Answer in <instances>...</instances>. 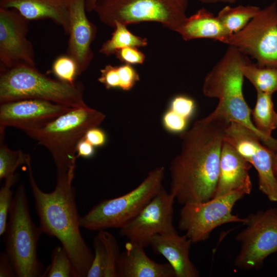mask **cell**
I'll list each match as a JSON object with an SVG mask.
<instances>
[{"label": "cell", "instance_id": "obj_1", "mask_svg": "<svg viewBox=\"0 0 277 277\" xmlns=\"http://www.w3.org/2000/svg\"><path fill=\"white\" fill-rule=\"evenodd\" d=\"M227 126L205 117L181 133V151L169 167V192L178 203L202 202L214 197Z\"/></svg>", "mask_w": 277, "mask_h": 277}, {"label": "cell", "instance_id": "obj_31", "mask_svg": "<svg viewBox=\"0 0 277 277\" xmlns=\"http://www.w3.org/2000/svg\"><path fill=\"white\" fill-rule=\"evenodd\" d=\"M94 256L87 277H104L106 256L103 243L97 234L93 240Z\"/></svg>", "mask_w": 277, "mask_h": 277}, {"label": "cell", "instance_id": "obj_26", "mask_svg": "<svg viewBox=\"0 0 277 277\" xmlns=\"http://www.w3.org/2000/svg\"><path fill=\"white\" fill-rule=\"evenodd\" d=\"M41 277H75L71 260L63 246H56L51 253V262Z\"/></svg>", "mask_w": 277, "mask_h": 277}, {"label": "cell", "instance_id": "obj_18", "mask_svg": "<svg viewBox=\"0 0 277 277\" xmlns=\"http://www.w3.org/2000/svg\"><path fill=\"white\" fill-rule=\"evenodd\" d=\"M145 247L129 241L120 253L116 265L117 277H175L168 263H159L148 257Z\"/></svg>", "mask_w": 277, "mask_h": 277}, {"label": "cell", "instance_id": "obj_15", "mask_svg": "<svg viewBox=\"0 0 277 277\" xmlns=\"http://www.w3.org/2000/svg\"><path fill=\"white\" fill-rule=\"evenodd\" d=\"M72 108L37 99L1 104L0 135H5V129L9 127L19 128L25 132L38 128Z\"/></svg>", "mask_w": 277, "mask_h": 277}, {"label": "cell", "instance_id": "obj_2", "mask_svg": "<svg viewBox=\"0 0 277 277\" xmlns=\"http://www.w3.org/2000/svg\"><path fill=\"white\" fill-rule=\"evenodd\" d=\"M26 164L29 184L43 233L57 239L72 263L75 277H87L94 253L80 231V219L75 201L73 178H56L51 192L42 191L37 185L28 154Z\"/></svg>", "mask_w": 277, "mask_h": 277}, {"label": "cell", "instance_id": "obj_42", "mask_svg": "<svg viewBox=\"0 0 277 277\" xmlns=\"http://www.w3.org/2000/svg\"><path fill=\"white\" fill-rule=\"evenodd\" d=\"M273 170L275 175H277V151L274 153L273 155Z\"/></svg>", "mask_w": 277, "mask_h": 277}, {"label": "cell", "instance_id": "obj_37", "mask_svg": "<svg viewBox=\"0 0 277 277\" xmlns=\"http://www.w3.org/2000/svg\"><path fill=\"white\" fill-rule=\"evenodd\" d=\"M84 138L95 147L103 146L106 143L107 136L105 131L98 127L89 129L86 133Z\"/></svg>", "mask_w": 277, "mask_h": 277}, {"label": "cell", "instance_id": "obj_28", "mask_svg": "<svg viewBox=\"0 0 277 277\" xmlns=\"http://www.w3.org/2000/svg\"><path fill=\"white\" fill-rule=\"evenodd\" d=\"M97 235L105 249L106 268L104 277H117L116 265L120 254L118 242L112 234L106 230L98 231Z\"/></svg>", "mask_w": 277, "mask_h": 277}, {"label": "cell", "instance_id": "obj_39", "mask_svg": "<svg viewBox=\"0 0 277 277\" xmlns=\"http://www.w3.org/2000/svg\"><path fill=\"white\" fill-rule=\"evenodd\" d=\"M91 144L83 138L78 143L76 148L77 157H82L84 158H90L93 156L95 149Z\"/></svg>", "mask_w": 277, "mask_h": 277}, {"label": "cell", "instance_id": "obj_9", "mask_svg": "<svg viewBox=\"0 0 277 277\" xmlns=\"http://www.w3.org/2000/svg\"><path fill=\"white\" fill-rule=\"evenodd\" d=\"M240 191L213 197L205 202L183 205L178 228L192 243L205 241L216 227L229 223H244L246 218L232 213L235 203L244 195Z\"/></svg>", "mask_w": 277, "mask_h": 277}, {"label": "cell", "instance_id": "obj_35", "mask_svg": "<svg viewBox=\"0 0 277 277\" xmlns=\"http://www.w3.org/2000/svg\"><path fill=\"white\" fill-rule=\"evenodd\" d=\"M115 54L121 62L131 65L143 64L146 60L145 54L136 47L124 48L117 51Z\"/></svg>", "mask_w": 277, "mask_h": 277}, {"label": "cell", "instance_id": "obj_17", "mask_svg": "<svg viewBox=\"0 0 277 277\" xmlns=\"http://www.w3.org/2000/svg\"><path fill=\"white\" fill-rule=\"evenodd\" d=\"M252 165L224 141L220 157L219 176L214 197L240 191L249 194L252 183L249 171Z\"/></svg>", "mask_w": 277, "mask_h": 277}, {"label": "cell", "instance_id": "obj_30", "mask_svg": "<svg viewBox=\"0 0 277 277\" xmlns=\"http://www.w3.org/2000/svg\"><path fill=\"white\" fill-rule=\"evenodd\" d=\"M52 71L58 80L74 84L76 77L79 75L75 61L68 55L57 57L53 63Z\"/></svg>", "mask_w": 277, "mask_h": 277}, {"label": "cell", "instance_id": "obj_34", "mask_svg": "<svg viewBox=\"0 0 277 277\" xmlns=\"http://www.w3.org/2000/svg\"><path fill=\"white\" fill-rule=\"evenodd\" d=\"M118 72L120 79V89L122 90H130L140 81L138 72L131 65L124 64L118 66Z\"/></svg>", "mask_w": 277, "mask_h": 277}, {"label": "cell", "instance_id": "obj_14", "mask_svg": "<svg viewBox=\"0 0 277 277\" xmlns=\"http://www.w3.org/2000/svg\"><path fill=\"white\" fill-rule=\"evenodd\" d=\"M28 21L14 9L0 7L1 70L36 67L33 46L27 38Z\"/></svg>", "mask_w": 277, "mask_h": 277}, {"label": "cell", "instance_id": "obj_36", "mask_svg": "<svg viewBox=\"0 0 277 277\" xmlns=\"http://www.w3.org/2000/svg\"><path fill=\"white\" fill-rule=\"evenodd\" d=\"M98 81L102 84L107 89H120V79L118 72V66L107 65L101 70V74Z\"/></svg>", "mask_w": 277, "mask_h": 277}, {"label": "cell", "instance_id": "obj_7", "mask_svg": "<svg viewBox=\"0 0 277 277\" xmlns=\"http://www.w3.org/2000/svg\"><path fill=\"white\" fill-rule=\"evenodd\" d=\"M188 0H98L94 11L104 24L156 22L177 33L187 16Z\"/></svg>", "mask_w": 277, "mask_h": 277}, {"label": "cell", "instance_id": "obj_22", "mask_svg": "<svg viewBox=\"0 0 277 277\" xmlns=\"http://www.w3.org/2000/svg\"><path fill=\"white\" fill-rule=\"evenodd\" d=\"M256 92L255 105L251 110L252 121L261 133L272 136V132L277 128V112L274 108L272 94Z\"/></svg>", "mask_w": 277, "mask_h": 277}, {"label": "cell", "instance_id": "obj_43", "mask_svg": "<svg viewBox=\"0 0 277 277\" xmlns=\"http://www.w3.org/2000/svg\"><path fill=\"white\" fill-rule=\"evenodd\" d=\"M276 179H277V175H276Z\"/></svg>", "mask_w": 277, "mask_h": 277}, {"label": "cell", "instance_id": "obj_20", "mask_svg": "<svg viewBox=\"0 0 277 277\" xmlns=\"http://www.w3.org/2000/svg\"><path fill=\"white\" fill-rule=\"evenodd\" d=\"M69 0H0V7L17 10L28 20L49 19L68 34Z\"/></svg>", "mask_w": 277, "mask_h": 277}, {"label": "cell", "instance_id": "obj_24", "mask_svg": "<svg viewBox=\"0 0 277 277\" xmlns=\"http://www.w3.org/2000/svg\"><path fill=\"white\" fill-rule=\"evenodd\" d=\"M244 77L254 87L256 92L272 94L277 91V68L247 62L242 68Z\"/></svg>", "mask_w": 277, "mask_h": 277}, {"label": "cell", "instance_id": "obj_5", "mask_svg": "<svg viewBox=\"0 0 277 277\" xmlns=\"http://www.w3.org/2000/svg\"><path fill=\"white\" fill-rule=\"evenodd\" d=\"M84 90L80 82L70 84L52 79L36 67L18 66L1 70L0 104L37 99L80 108L87 106L84 100Z\"/></svg>", "mask_w": 277, "mask_h": 277}, {"label": "cell", "instance_id": "obj_8", "mask_svg": "<svg viewBox=\"0 0 277 277\" xmlns=\"http://www.w3.org/2000/svg\"><path fill=\"white\" fill-rule=\"evenodd\" d=\"M165 168L150 171L136 188L117 197L104 200L80 216L81 227L100 231L121 228L132 220L163 187Z\"/></svg>", "mask_w": 277, "mask_h": 277}, {"label": "cell", "instance_id": "obj_4", "mask_svg": "<svg viewBox=\"0 0 277 277\" xmlns=\"http://www.w3.org/2000/svg\"><path fill=\"white\" fill-rule=\"evenodd\" d=\"M105 118L104 113L86 106L72 108L25 133L49 151L55 165L56 178H74L78 143L89 129L100 126Z\"/></svg>", "mask_w": 277, "mask_h": 277}, {"label": "cell", "instance_id": "obj_38", "mask_svg": "<svg viewBox=\"0 0 277 277\" xmlns=\"http://www.w3.org/2000/svg\"><path fill=\"white\" fill-rule=\"evenodd\" d=\"M17 276L14 266L7 253L0 255V277Z\"/></svg>", "mask_w": 277, "mask_h": 277}, {"label": "cell", "instance_id": "obj_33", "mask_svg": "<svg viewBox=\"0 0 277 277\" xmlns=\"http://www.w3.org/2000/svg\"><path fill=\"white\" fill-rule=\"evenodd\" d=\"M188 120L169 109L163 115L162 124L167 131L173 133H181L185 131Z\"/></svg>", "mask_w": 277, "mask_h": 277}, {"label": "cell", "instance_id": "obj_41", "mask_svg": "<svg viewBox=\"0 0 277 277\" xmlns=\"http://www.w3.org/2000/svg\"><path fill=\"white\" fill-rule=\"evenodd\" d=\"M201 2L205 4H213L216 3H225L229 4H234L238 0H199Z\"/></svg>", "mask_w": 277, "mask_h": 277}, {"label": "cell", "instance_id": "obj_11", "mask_svg": "<svg viewBox=\"0 0 277 277\" xmlns=\"http://www.w3.org/2000/svg\"><path fill=\"white\" fill-rule=\"evenodd\" d=\"M245 228L236 236L241 248L234 261L237 268L258 269L277 251V207L249 214Z\"/></svg>", "mask_w": 277, "mask_h": 277}, {"label": "cell", "instance_id": "obj_10", "mask_svg": "<svg viewBox=\"0 0 277 277\" xmlns=\"http://www.w3.org/2000/svg\"><path fill=\"white\" fill-rule=\"evenodd\" d=\"M220 42L238 48L261 66L277 68V5L261 9L240 31Z\"/></svg>", "mask_w": 277, "mask_h": 277}, {"label": "cell", "instance_id": "obj_21", "mask_svg": "<svg viewBox=\"0 0 277 277\" xmlns=\"http://www.w3.org/2000/svg\"><path fill=\"white\" fill-rule=\"evenodd\" d=\"M177 33L186 41L210 38L220 42L228 36L217 16L204 8L187 17Z\"/></svg>", "mask_w": 277, "mask_h": 277}, {"label": "cell", "instance_id": "obj_32", "mask_svg": "<svg viewBox=\"0 0 277 277\" xmlns=\"http://www.w3.org/2000/svg\"><path fill=\"white\" fill-rule=\"evenodd\" d=\"M169 109L188 120L193 114L195 103L191 97L185 95H178L171 100Z\"/></svg>", "mask_w": 277, "mask_h": 277}, {"label": "cell", "instance_id": "obj_6", "mask_svg": "<svg viewBox=\"0 0 277 277\" xmlns=\"http://www.w3.org/2000/svg\"><path fill=\"white\" fill-rule=\"evenodd\" d=\"M6 231L5 252L18 277H41L43 265L37 254L38 241L43 233L33 222L28 197L23 184L17 188L9 210Z\"/></svg>", "mask_w": 277, "mask_h": 277}, {"label": "cell", "instance_id": "obj_13", "mask_svg": "<svg viewBox=\"0 0 277 277\" xmlns=\"http://www.w3.org/2000/svg\"><path fill=\"white\" fill-rule=\"evenodd\" d=\"M174 196L163 187L130 222L120 228V234L144 247L153 238L176 231L173 225Z\"/></svg>", "mask_w": 277, "mask_h": 277}, {"label": "cell", "instance_id": "obj_16", "mask_svg": "<svg viewBox=\"0 0 277 277\" xmlns=\"http://www.w3.org/2000/svg\"><path fill=\"white\" fill-rule=\"evenodd\" d=\"M69 35L67 55L76 62L80 75L87 69L93 57L91 44L96 26L88 18L86 0H69Z\"/></svg>", "mask_w": 277, "mask_h": 277}, {"label": "cell", "instance_id": "obj_23", "mask_svg": "<svg viewBox=\"0 0 277 277\" xmlns=\"http://www.w3.org/2000/svg\"><path fill=\"white\" fill-rule=\"evenodd\" d=\"M260 10L259 7L252 5L226 6L219 12L217 17L228 36L245 28Z\"/></svg>", "mask_w": 277, "mask_h": 277}, {"label": "cell", "instance_id": "obj_25", "mask_svg": "<svg viewBox=\"0 0 277 277\" xmlns=\"http://www.w3.org/2000/svg\"><path fill=\"white\" fill-rule=\"evenodd\" d=\"M127 25L120 22L114 23V30L110 39L102 45L99 52L106 56L113 54L124 48L145 47L148 45L147 38L135 35L130 31Z\"/></svg>", "mask_w": 277, "mask_h": 277}, {"label": "cell", "instance_id": "obj_19", "mask_svg": "<svg viewBox=\"0 0 277 277\" xmlns=\"http://www.w3.org/2000/svg\"><path fill=\"white\" fill-rule=\"evenodd\" d=\"M191 240L177 231L155 235L150 246L156 254L163 256L173 268L175 277H198L199 270L191 261L189 251Z\"/></svg>", "mask_w": 277, "mask_h": 277}, {"label": "cell", "instance_id": "obj_27", "mask_svg": "<svg viewBox=\"0 0 277 277\" xmlns=\"http://www.w3.org/2000/svg\"><path fill=\"white\" fill-rule=\"evenodd\" d=\"M5 135H0V180L15 173L16 169L26 164L28 154L22 150H12L4 142Z\"/></svg>", "mask_w": 277, "mask_h": 277}, {"label": "cell", "instance_id": "obj_29", "mask_svg": "<svg viewBox=\"0 0 277 277\" xmlns=\"http://www.w3.org/2000/svg\"><path fill=\"white\" fill-rule=\"evenodd\" d=\"M18 174L15 173L5 179L0 190V235H3L7 225V219L13 200L12 186L16 183Z\"/></svg>", "mask_w": 277, "mask_h": 277}, {"label": "cell", "instance_id": "obj_3", "mask_svg": "<svg viewBox=\"0 0 277 277\" xmlns=\"http://www.w3.org/2000/svg\"><path fill=\"white\" fill-rule=\"evenodd\" d=\"M249 60L248 56L238 48L229 46L221 59L207 73L203 85V94L217 98L219 102L214 110L206 117L227 125L235 122L244 126L256 133L262 143L275 152L277 139L266 136L256 129L251 120V110L244 97L242 68Z\"/></svg>", "mask_w": 277, "mask_h": 277}, {"label": "cell", "instance_id": "obj_40", "mask_svg": "<svg viewBox=\"0 0 277 277\" xmlns=\"http://www.w3.org/2000/svg\"><path fill=\"white\" fill-rule=\"evenodd\" d=\"M98 0H86V9L88 12L94 11L95 5Z\"/></svg>", "mask_w": 277, "mask_h": 277}, {"label": "cell", "instance_id": "obj_12", "mask_svg": "<svg viewBox=\"0 0 277 277\" xmlns=\"http://www.w3.org/2000/svg\"><path fill=\"white\" fill-rule=\"evenodd\" d=\"M224 141L255 168L260 190L271 202H277V179L273 170L274 152L265 146L253 131L238 123L225 129Z\"/></svg>", "mask_w": 277, "mask_h": 277}]
</instances>
